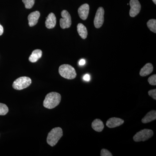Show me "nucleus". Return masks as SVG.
I'll return each instance as SVG.
<instances>
[{"mask_svg":"<svg viewBox=\"0 0 156 156\" xmlns=\"http://www.w3.org/2000/svg\"><path fill=\"white\" fill-rule=\"evenodd\" d=\"M61 100L60 94L56 92L48 93L45 97L44 101V106L46 108L52 109L58 106Z\"/></svg>","mask_w":156,"mask_h":156,"instance_id":"f257e3e1","label":"nucleus"},{"mask_svg":"<svg viewBox=\"0 0 156 156\" xmlns=\"http://www.w3.org/2000/svg\"><path fill=\"white\" fill-rule=\"evenodd\" d=\"M63 135L62 129L59 127H57L52 129L49 132L47 137V142L51 147L56 145L58 140Z\"/></svg>","mask_w":156,"mask_h":156,"instance_id":"f03ea898","label":"nucleus"},{"mask_svg":"<svg viewBox=\"0 0 156 156\" xmlns=\"http://www.w3.org/2000/svg\"><path fill=\"white\" fill-rule=\"evenodd\" d=\"M58 73L61 76L68 80H73L77 75L75 69L69 64L60 66L58 69Z\"/></svg>","mask_w":156,"mask_h":156,"instance_id":"7ed1b4c3","label":"nucleus"},{"mask_svg":"<svg viewBox=\"0 0 156 156\" xmlns=\"http://www.w3.org/2000/svg\"><path fill=\"white\" fill-rule=\"evenodd\" d=\"M31 83L30 78L26 76L20 77L14 81L12 86L16 90H22L29 87Z\"/></svg>","mask_w":156,"mask_h":156,"instance_id":"20e7f679","label":"nucleus"},{"mask_svg":"<svg viewBox=\"0 0 156 156\" xmlns=\"http://www.w3.org/2000/svg\"><path fill=\"white\" fill-rule=\"evenodd\" d=\"M154 135V132L150 129H144L137 132L133 136V140L135 142L144 141L150 139Z\"/></svg>","mask_w":156,"mask_h":156,"instance_id":"39448f33","label":"nucleus"},{"mask_svg":"<svg viewBox=\"0 0 156 156\" xmlns=\"http://www.w3.org/2000/svg\"><path fill=\"white\" fill-rule=\"evenodd\" d=\"M62 18L60 19V26L62 28L64 29L69 28L72 24L70 14L66 10H63L61 12Z\"/></svg>","mask_w":156,"mask_h":156,"instance_id":"423d86ee","label":"nucleus"},{"mask_svg":"<svg viewBox=\"0 0 156 156\" xmlns=\"http://www.w3.org/2000/svg\"><path fill=\"white\" fill-rule=\"evenodd\" d=\"M104 9L102 7H99L98 9L95 18L94 26L96 28H99L102 26L104 21Z\"/></svg>","mask_w":156,"mask_h":156,"instance_id":"0eeeda50","label":"nucleus"},{"mask_svg":"<svg viewBox=\"0 0 156 156\" xmlns=\"http://www.w3.org/2000/svg\"><path fill=\"white\" fill-rule=\"evenodd\" d=\"M131 9L129 14L131 17H135L140 12L141 5L138 0H130L129 3Z\"/></svg>","mask_w":156,"mask_h":156,"instance_id":"6e6552de","label":"nucleus"},{"mask_svg":"<svg viewBox=\"0 0 156 156\" xmlns=\"http://www.w3.org/2000/svg\"><path fill=\"white\" fill-rule=\"evenodd\" d=\"M124 123V121L122 119L113 117L107 121L106 125L109 128H115L122 126Z\"/></svg>","mask_w":156,"mask_h":156,"instance_id":"1a4fd4ad","label":"nucleus"},{"mask_svg":"<svg viewBox=\"0 0 156 156\" xmlns=\"http://www.w3.org/2000/svg\"><path fill=\"white\" fill-rule=\"evenodd\" d=\"M89 11V6L88 4H84L78 9V12L81 19L86 20L88 18Z\"/></svg>","mask_w":156,"mask_h":156,"instance_id":"9d476101","label":"nucleus"},{"mask_svg":"<svg viewBox=\"0 0 156 156\" xmlns=\"http://www.w3.org/2000/svg\"><path fill=\"white\" fill-rule=\"evenodd\" d=\"M40 15L41 14L38 11H34L28 15V24L30 27H32L36 25L40 18Z\"/></svg>","mask_w":156,"mask_h":156,"instance_id":"9b49d317","label":"nucleus"},{"mask_svg":"<svg viewBox=\"0 0 156 156\" xmlns=\"http://www.w3.org/2000/svg\"><path fill=\"white\" fill-rule=\"evenodd\" d=\"M56 18L55 14L53 13H50L47 17L45 21V26L48 29H52L56 25Z\"/></svg>","mask_w":156,"mask_h":156,"instance_id":"f8f14e48","label":"nucleus"},{"mask_svg":"<svg viewBox=\"0 0 156 156\" xmlns=\"http://www.w3.org/2000/svg\"><path fill=\"white\" fill-rule=\"evenodd\" d=\"M154 67L152 64L151 63H147L140 69V75L144 77L149 75L153 71Z\"/></svg>","mask_w":156,"mask_h":156,"instance_id":"ddd939ff","label":"nucleus"},{"mask_svg":"<svg viewBox=\"0 0 156 156\" xmlns=\"http://www.w3.org/2000/svg\"><path fill=\"white\" fill-rule=\"evenodd\" d=\"M156 119V111L155 110H152L148 112L145 116L143 118L141 122L143 123L146 124L154 121Z\"/></svg>","mask_w":156,"mask_h":156,"instance_id":"4468645a","label":"nucleus"},{"mask_svg":"<svg viewBox=\"0 0 156 156\" xmlns=\"http://www.w3.org/2000/svg\"><path fill=\"white\" fill-rule=\"evenodd\" d=\"M92 127L95 131L100 132L103 131L104 128V125L101 120L99 119H96L92 122Z\"/></svg>","mask_w":156,"mask_h":156,"instance_id":"2eb2a0df","label":"nucleus"},{"mask_svg":"<svg viewBox=\"0 0 156 156\" xmlns=\"http://www.w3.org/2000/svg\"><path fill=\"white\" fill-rule=\"evenodd\" d=\"M42 56V51L39 49H37L34 50L31 55L30 56L29 60L31 62H35L37 61L39 58L41 57Z\"/></svg>","mask_w":156,"mask_h":156,"instance_id":"dca6fc26","label":"nucleus"},{"mask_svg":"<svg viewBox=\"0 0 156 156\" xmlns=\"http://www.w3.org/2000/svg\"><path fill=\"white\" fill-rule=\"evenodd\" d=\"M77 28L78 33L81 37L83 39L87 38L88 35V31L87 27L83 24L80 23L78 24Z\"/></svg>","mask_w":156,"mask_h":156,"instance_id":"f3484780","label":"nucleus"},{"mask_svg":"<svg viewBox=\"0 0 156 156\" xmlns=\"http://www.w3.org/2000/svg\"><path fill=\"white\" fill-rule=\"evenodd\" d=\"M147 26L150 30L153 32L156 33V20L155 19L150 20L147 22Z\"/></svg>","mask_w":156,"mask_h":156,"instance_id":"a211bd4d","label":"nucleus"},{"mask_svg":"<svg viewBox=\"0 0 156 156\" xmlns=\"http://www.w3.org/2000/svg\"><path fill=\"white\" fill-rule=\"evenodd\" d=\"M9 111V108L5 104L0 103V115H5Z\"/></svg>","mask_w":156,"mask_h":156,"instance_id":"6ab92c4d","label":"nucleus"},{"mask_svg":"<svg viewBox=\"0 0 156 156\" xmlns=\"http://www.w3.org/2000/svg\"><path fill=\"white\" fill-rule=\"evenodd\" d=\"M35 1V0H22L27 9H31L34 5Z\"/></svg>","mask_w":156,"mask_h":156,"instance_id":"aec40b11","label":"nucleus"},{"mask_svg":"<svg viewBox=\"0 0 156 156\" xmlns=\"http://www.w3.org/2000/svg\"><path fill=\"white\" fill-rule=\"evenodd\" d=\"M148 82L151 85L156 86V74L151 76L148 79Z\"/></svg>","mask_w":156,"mask_h":156,"instance_id":"412c9836","label":"nucleus"},{"mask_svg":"<svg viewBox=\"0 0 156 156\" xmlns=\"http://www.w3.org/2000/svg\"><path fill=\"white\" fill-rule=\"evenodd\" d=\"M101 156H112V154L109 151L105 149H102L101 151Z\"/></svg>","mask_w":156,"mask_h":156,"instance_id":"4be33fe9","label":"nucleus"},{"mask_svg":"<svg viewBox=\"0 0 156 156\" xmlns=\"http://www.w3.org/2000/svg\"><path fill=\"white\" fill-rule=\"evenodd\" d=\"M148 95L150 96L154 100H156V89H154L152 90H150L149 91Z\"/></svg>","mask_w":156,"mask_h":156,"instance_id":"5701e85b","label":"nucleus"},{"mask_svg":"<svg viewBox=\"0 0 156 156\" xmlns=\"http://www.w3.org/2000/svg\"><path fill=\"white\" fill-rule=\"evenodd\" d=\"M83 80H84L86 81H89L90 80V76H89V75L87 74L85 75L84 76H83Z\"/></svg>","mask_w":156,"mask_h":156,"instance_id":"b1692460","label":"nucleus"},{"mask_svg":"<svg viewBox=\"0 0 156 156\" xmlns=\"http://www.w3.org/2000/svg\"><path fill=\"white\" fill-rule=\"evenodd\" d=\"M79 65L80 66H83L86 64V60L84 59H82L79 62Z\"/></svg>","mask_w":156,"mask_h":156,"instance_id":"393cba45","label":"nucleus"},{"mask_svg":"<svg viewBox=\"0 0 156 156\" xmlns=\"http://www.w3.org/2000/svg\"><path fill=\"white\" fill-rule=\"evenodd\" d=\"M3 32H4V28H3V27L2 26V25L0 24V36L2 35Z\"/></svg>","mask_w":156,"mask_h":156,"instance_id":"a878e982","label":"nucleus"},{"mask_svg":"<svg viewBox=\"0 0 156 156\" xmlns=\"http://www.w3.org/2000/svg\"><path fill=\"white\" fill-rule=\"evenodd\" d=\"M153 2H154V3L155 4H156V0H152Z\"/></svg>","mask_w":156,"mask_h":156,"instance_id":"bb28decb","label":"nucleus"}]
</instances>
